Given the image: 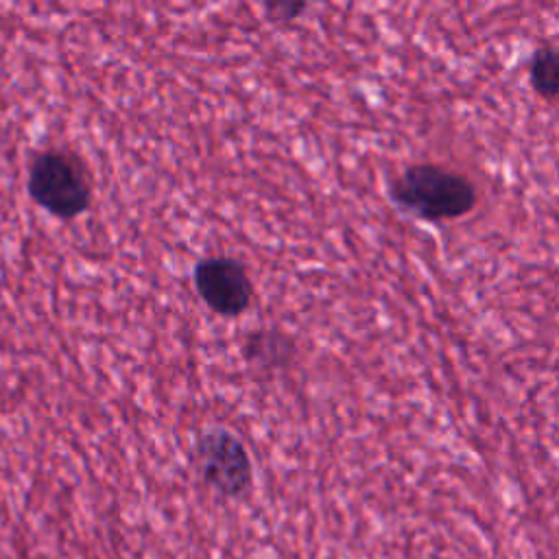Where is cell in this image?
I'll list each match as a JSON object with an SVG mask.
<instances>
[{"label": "cell", "instance_id": "obj_1", "mask_svg": "<svg viewBox=\"0 0 559 559\" xmlns=\"http://www.w3.org/2000/svg\"><path fill=\"white\" fill-rule=\"evenodd\" d=\"M391 201L424 221H452L476 207V188L461 173L437 164H413L389 183Z\"/></svg>", "mask_w": 559, "mask_h": 559}, {"label": "cell", "instance_id": "obj_2", "mask_svg": "<svg viewBox=\"0 0 559 559\" xmlns=\"http://www.w3.org/2000/svg\"><path fill=\"white\" fill-rule=\"evenodd\" d=\"M31 197L59 218L81 216L92 201L90 183L79 162L61 151H44L31 159L28 166Z\"/></svg>", "mask_w": 559, "mask_h": 559}, {"label": "cell", "instance_id": "obj_3", "mask_svg": "<svg viewBox=\"0 0 559 559\" xmlns=\"http://www.w3.org/2000/svg\"><path fill=\"white\" fill-rule=\"evenodd\" d=\"M194 461L203 483L225 498H242L253 487L251 456L225 426H210L197 437Z\"/></svg>", "mask_w": 559, "mask_h": 559}, {"label": "cell", "instance_id": "obj_4", "mask_svg": "<svg viewBox=\"0 0 559 559\" xmlns=\"http://www.w3.org/2000/svg\"><path fill=\"white\" fill-rule=\"evenodd\" d=\"M192 282L201 301L221 317H238L251 306L253 284L245 264L236 258L210 255L199 260Z\"/></svg>", "mask_w": 559, "mask_h": 559}, {"label": "cell", "instance_id": "obj_5", "mask_svg": "<svg viewBox=\"0 0 559 559\" xmlns=\"http://www.w3.org/2000/svg\"><path fill=\"white\" fill-rule=\"evenodd\" d=\"M242 356L251 365L280 367L293 358V343L275 330H255L242 345Z\"/></svg>", "mask_w": 559, "mask_h": 559}, {"label": "cell", "instance_id": "obj_6", "mask_svg": "<svg viewBox=\"0 0 559 559\" xmlns=\"http://www.w3.org/2000/svg\"><path fill=\"white\" fill-rule=\"evenodd\" d=\"M528 76L542 98H555L559 92V55L552 46H539L533 52Z\"/></svg>", "mask_w": 559, "mask_h": 559}, {"label": "cell", "instance_id": "obj_7", "mask_svg": "<svg viewBox=\"0 0 559 559\" xmlns=\"http://www.w3.org/2000/svg\"><path fill=\"white\" fill-rule=\"evenodd\" d=\"M308 7L310 4L301 2V0H269V2H264V13H266V20L286 24V22L297 20Z\"/></svg>", "mask_w": 559, "mask_h": 559}]
</instances>
